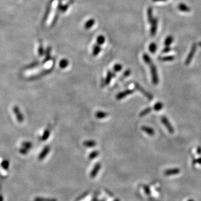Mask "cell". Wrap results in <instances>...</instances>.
<instances>
[{
	"label": "cell",
	"instance_id": "20",
	"mask_svg": "<svg viewBox=\"0 0 201 201\" xmlns=\"http://www.w3.org/2000/svg\"><path fill=\"white\" fill-rule=\"evenodd\" d=\"M50 135V129L49 128H47L43 133V135L41 137V141H46L49 138Z\"/></svg>",
	"mask_w": 201,
	"mask_h": 201
},
{
	"label": "cell",
	"instance_id": "28",
	"mask_svg": "<svg viewBox=\"0 0 201 201\" xmlns=\"http://www.w3.org/2000/svg\"><path fill=\"white\" fill-rule=\"evenodd\" d=\"M149 50L151 53H154L157 51V45L155 43H151L149 47Z\"/></svg>",
	"mask_w": 201,
	"mask_h": 201
},
{
	"label": "cell",
	"instance_id": "11",
	"mask_svg": "<svg viewBox=\"0 0 201 201\" xmlns=\"http://www.w3.org/2000/svg\"><path fill=\"white\" fill-rule=\"evenodd\" d=\"M52 69H53V68H52L51 69H48V70H44L43 72H41V73H40L39 74H38L36 75H34L32 77H31L30 79H35L39 78L41 77L42 76H44V75H48L50 73L52 72Z\"/></svg>",
	"mask_w": 201,
	"mask_h": 201
},
{
	"label": "cell",
	"instance_id": "17",
	"mask_svg": "<svg viewBox=\"0 0 201 201\" xmlns=\"http://www.w3.org/2000/svg\"><path fill=\"white\" fill-rule=\"evenodd\" d=\"M96 142L94 140H87L83 142V145L87 148H93L96 146Z\"/></svg>",
	"mask_w": 201,
	"mask_h": 201
},
{
	"label": "cell",
	"instance_id": "21",
	"mask_svg": "<svg viewBox=\"0 0 201 201\" xmlns=\"http://www.w3.org/2000/svg\"><path fill=\"white\" fill-rule=\"evenodd\" d=\"M105 40H106V39L103 35H98L97 38L96 43L99 44L100 45H102L105 43Z\"/></svg>",
	"mask_w": 201,
	"mask_h": 201
},
{
	"label": "cell",
	"instance_id": "27",
	"mask_svg": "<svg viewBox=\"0 0 201 201\" xmlns=\"http://www.w3.org/2000/svg\"><path fill=\"white\" fill-rule=\"evenodd\" d=\"M163 107V104L162 103V102H158L154 105V107H153V109L156 111H160L161 109H162Z\"/></svg>",
	"mask_w": 201,
	"mask_h": 201
},
{
	"label": "cell",
	"instance_id": "10",
	"mask_svg": "<svg viewBox=\"0 0 201 201\" xmlns=\"http://www.w3.org/2000/svg\"><path fill=\"white\" fill-rule=\"evenodd\" d=\"M50 150V148L49 146H46L44 148V149H43V150L41 151V152L39 155V160H41L43 159H44L45 157H47V155L48 154L49 151Z\"/></svg>",
	"mask_w": 201,
	"mask_h": 201
},
{
	"label": "cell",
	"instance_id": "1",
	"mask_svg": "<svg viewBox=\"0 0 201 201\" xmlns=\"http://www.w3.org/2000/svg\"><path fill=\"white\" fill-rule=\"evenodd\" d=\"M143 59L145 61V63L150 67L152 83L154 85H157L159 83V77H158V74H157V68L156 66H155V64L153 63V61H151L150 56L146 53H144L143 55Z\"/></svg>",
	"mask_w": 201,
	"mask_h": 201
},
{
	"label": "cell",
	"instance_id": "16",
	"mask_svg": "<svg viewBox=\"0 0 201 201\" xmlns=\"http://www.w3.org/2000/svg\"><path fill=\"white\" fill-rule=\"evenodd\" d=\"M180 170L178 168H173V169H167L165 171L164 174L166 175H174L179 173Z\"/></svg>",
	"mask_w": 201,
	"mask_h": 201
},
{
	"label": "cell",
	"instance_id": "18",
	"mask_svg": "<svg viewBox=\"0 0 201 201\" xmlns=\"http://www.w3.org/2000/svg\"><path fill=\"white\" fill-rule=\"evenodd\" d=\"M108 115H109L107 113L105 112L104 111H97L96 113L95 114V116H96V118H98V119L106 118L108 116Z\"/></svg>",
	"mask_w": 201,
	"mask_h": 201
},
{
	"label": "cell",
	"instance_id": "36",
	"mask_svg": "<svg viewBox=\"0 0 201 201\" xmlns=\"http://www.w3.org/2000/svg\"><path fill=\"white\" fill-rule=\"evenodd\" d=\"M197 153L198 154H201V148L198 147L197 149Z\"/></svg>",
	"mask_w": 201,
	"mask_h": 201
},
{
	"label": "cell",
	"instance_id": "15",
	"mask_svg": "<svg viewBox=\"0 0 201 201\" xmlns=\"http://www.w3.org/2000/svg\"><path fill=\"white\" fill-rule=\"evenodd\" d=\"M178 9L180 11L184 12V13H189L191 11L190 7L185 4H183V3H180L178 5Z\"/></svg>",
	"mask_w": 201,
	"mask_h": 201
},
{
	"label": "cell",
	"instance_id": "12",
	"mask_svg": "<svg viewBox=\"0 0 201 201\" xmlns=\"http://www.w3.org/2000/svg\"><path fill=\"white\" fill-rule=\"evenodd\" d=\"M141 130L144 131L146 134H147L149 136H154L155 135V131L153 128L150 127L143 126L141 127Z\"/></svg>",
	"mask_w": 201,
	"mask_h": 201
},
{
	"label": "cell",
	"instance_id": "14",
	"mask_svg": "<svg viewBox=\"0 0 201 201\" xmlns=\"http://www.w3.org/2000/svg\"><path fill=\"white\" fill-rule=\"evenodd\" d=\"M95 24V20L93 18H90L85 22L84 25V27L85 29L88 30L92 28V26H94Z\"/></svg>",
	"mask_w": 201,
	"mask_h": 201
},
{
	"label": "cell",
	"instance_id": "30",
	"mask_svg": "<svg viewBox=\"0 0 201 201\" xmlns=\"http://www.w3.org/2000/svg\"><path fill=\"white\" fill-rule=\"evenodd\" d=\"M22 146L23 148H25L27 150H29L32 148L33 144L31 142H29V141H25L22 143Z\"/></svg>",
	"mask_w": 201,
	"mask_h": 201
},
{
	"label": "cell",
	"instance_id": "2",
	"mask_svg": "<svg viewBox=\"0 0 201 201\" xmlns=\"http://www.w3.org/2000/svg\"><path fill=\"white\" fill-rule=\"evenodd\" d=\"M147 16L148 21L150 25V35L154 37L156 35L157 32L158 20L157 18H154L153 16V10L152 7H149L147 10Z\"/></svg>",
	"mask_w": 201,
	"mask_h": 201
},
{
	"label": "cell",
	"instance_id": "6",
	"mask_svg": "<svg viewBox=\"0 0 201 201\" xmlns=\"http://www.w3.org/2000/svg\"><path fill=\"white\" fill-rule=\"evenodd\" d=\"M135 87L137 90H138L139 91H140L141 93H143L145 96L149 100L151 101L153 100V96L149 92L145 91L143 88L141 86H140V84L138 83H135Z\"/></svg>",
	"mask_w": 201,
	"mask_h": 201
},
{
	"label": "cell",
	"instance_id": "39",
	"mask_svg": "<svg viewBox=\"0 0 201 201\" xmlns=\"http://www.w3.org/2000/svg\"><path fill=\"white\" fill-rule=\"evenodd\" d=\"M199 44V45H200V47H201V42H200V43H199V44Z\"/></svg>",
	"mask_w": 201,
	"mask_h": 201
},
{
	"label": "cell",
	"instance_id": "22",
	"mask_svg": "<svg viewBox=\"0 0 201 201\" xmlns=\"http://www.w3.org/2000/svg\"><path fill=\"white\" fill-rule=\"evenodd\" d=\"M159 59L162 61H171L174 60V57L172 55H168L166 57H159Z\"/></svg>",
	"mask_w": 201,
	"mask_h": 201
},
{
	"label": "cell",
	"instance_id": "9",
	"mask_svg": "<svg viewBox=\"0 0 201 201\" xmlns=\"http://www.w3.org/2000/svg\"><path fill=\"white\" fill-rule=\"evenodd\" d=\"M115 72H112L110 70H109L107 72V75H106V77L105 78L104 81H103V84H102V87H104L105 86H107L109 84L110 82H111V79L113 78L114 77H115Z\"/></svg>",
	"mask_w": 201,
	"mask_h": 201
},
{
	"label": "cell",
	"instance_id": "29",
	"mask_svg": "<svg viewBox=\"0 0 201 201\" xmlns=\"http://www.w3.org/2000/svg\"><path fill=\"white\" fill-rule=\"evenodd\" d=\"M99 154H100L99 151H98L97 150L93 151L92 153H90V154L89 155V159H91V160L94 159L96 158L99 155Z\"/></svg>",
	"mask_w": 201,
	"mask_h": 201
},
{
	"label": "cell",
	"instance_id": "24",
	"mask_svg": "<svg viewBox=\"0 0 201 201\" xmlns=\"http://www.w3.org/2000/svg\"><path fill=\"white\" fill-rule=\"evenodd\" d=\"M173 37L171 35H169L168 37H166V39L165 40L164 44L166 46L169 47L171 44L173 43Z\"/></svg>",
	"mask_w": 201,
	"mask_h": 201
},
{
	"label": "cell",
	"instance_id": "35",
	"mask_svg": "<svg viewBox=\"0 0 201 201\" xmlns=\"http://www.w3.org/2000/svg\"><path fill=\"white\" fill-rule=\"evenodd\" d=\"M193 164H196V163H198V164H201V157H200V158H198V159H195V160H193Z\"/></svg>",
	"mask_w": 201,
	"mask_h": 201
},
{
	"label": "cell",
	"instance_id": "13",
	"mask_svg": "<svg viewBox=\"0 0 201 201\" xmlns=\"http://www.w3.org/2000/svg\"><path fill=\"white\" fill-rule=\"evenodd\" d=\"M101 51V45H100L99 44H97L96 43V44L93 46V48H92V55L95 57H96L100 54Z\"/></svg>",
	"mask_w": 201,
	"mask_h": 201
},
{
	"label": "cell",
	"instance_id": "5",
	"mask_svg": "<svg viewBox=\"0 0 201 201\" xmlns=\"http://www.w3.org/2000/svg\"><path fill=\"white\" fill-rule=\"evenodd\" d=\"M161 121L163 123V124L164 125V126L166 127V129L168 130V132L171 134H173L174 132V129L173 128V127L172 126L171 123L169 122V120L166 117L163 116H162L161 118Z\"/></svg>",
	"mask_w": 201,
	"mask_h": 201
},
{
	"label": "cell",
	"instance_id": "23",
	"mask_svg": "<svg viewBox=\"0 0 201 201\" xmlns=\"http://www.w3.org/2000/svg\"><path fill=\"white\" fill-rule=\"evenodd\" d=\"M101 168V164L100 163H97L95 165V166L94 167L93 171H92V173H91V175L92 177H95V175H96L97 173H98V171Z\"/></svg>",
	"mask_w": 201,
	"mask_h": 201
},
{
	"label": "cell",
	"instance_id": "3",
	"mask_svg": "<svg viewBox=\"0 0 201 201\" xmlns=\"http://www.w3.org/2000/svg\"><path fill=\"white\" fill-rule=\"evenodd\" d=\"M63 0H58V5H57V9H56V11H55V13L54 15V16L53 18V20L51 23V25L52 26H54L55 25V24L57 23L58 20L59 19V17L60 16V15L62 13V11H61V7L63 6Z\"/></svg>",
	"mask_w": 201,
	"mask_h": 201
},
{
	"label": "cell",
	"instance_id": "34",
	"mask_svg": "<svg viewBox=\"0 0 201 201\" xmlns=\"http://www.w3.org/2000/svg\"><path fill=\"white\" fill-rule=\"evenodd\" d=\"M27 152H28V150L25 148H22L20 150V153L23 155H25L26 154H27Z\"/></svg>",
	"mask_w": 201,
	"mask_h": 201
},
{
	"label": "cell",
	"instance_id": "26",
	"mask_svg": "<svg viewBox=\"0 0 201 201\" xmlns=\"http://www.w3.org/2000/svg\"><path fill=\"white\" fill-rule=\"evenodd\" d=\"M152 110V109L151 107H148V108H146L145 109L143 110L141 112H140V114H139V116L140 117H143V116H145V115L149 114Z\"/></svg>",
	"mask_w": 201,
	"mask_h": 201
},
{
	"label": "cell",
	"instance_id": "37",
	"mask_svg": "<svg viewBox=\"0 0 201 201\" xmlns=\"http://www.w3.org/2000/svg\"><path fill=\"white\" fill-rule=\"evenodd\" d=\"M154 2H160V1H166L168 0H152Z\"/></svg>",
	"mask_w": 201,
	"mask_h": 201
},
{
	"label": "cell",
	"instance_id": "4",
	"mask_svg": "<svg viewBox=\"0 0 201 201\" xmlns=\"http://www.w3.org/2000/svg\"><path fill=\"white\" fill-rule=\"evenodd\" d=\"M196 51H197V44L196 43H194L192 45L190 52L189 53L188 56L185 59V65L187 66L191 63V62L192 61L194 55L195 54V52Z\"/></svg>",
	"mask_w": 201,
	"mask_h": 201
},
{
	"label": "cell",
	"instance_id": "7",
	"mask_svg": "<svg viewBox=\"0 0 201 201\" xmlns=\"http://www.w3.org/2000/svg\"><path fill=\"white\" fill-rule=\"evenodd\" d=\"M13 111L16 117L18 122L19 123H23L24 120V117L23 114L21 113L20 109H19L18 107L16 106H14L13 107Z\"/></svg>",
	"mask_w": 201,
	"mask_h": 201
},
{
	"label": "cell",
	"instance_id": "38",
	"mask_svg": "<svg viewBox=\"0 0 201 201\" xmlns=\"http://www.w3.org/2000/svg\"><path fill=\"white\" fill-rule=\"evenodd\" d=\"M0 201H4V197L1 194H0Z\"/></svg>",
	"mask_w": 201,
	"mask_h": 201
},
{
	"label": "cell",
	"instance_id": "33",
	"mask_svg": "<svg viewBox=\"0 0 201 201\" xmlns=\"http://www.w3.org/2000/svg\"><path fill=\"white\" fill-rule=\"evenodd\" d=\"M171 50V48H170V47H167V46H166V47L163 49V50H162V53L166 54V53L169 52Z\"/></svg>",
	"mask_w": 201,
	"mask_h": 201
},
{
	"label": "cell",
	"instance_id": "25",
	"mask_svg": "<svg viewBox=\"0 0 201 201\" xmlns=\"http://www.w3.org/2000/svg\"><path fill=\"white\" fill-rule=\"evenodd\" d=\"M9 166H10V162L8 160H4L1 163V166L4 169V170H7L9 169Z\"/></svg>",
	"mask_w": 201,
	"mask_h": 201
},
{
	"label": "cell",
	"instance_id": "31",
	"mask_svg": "<svg viewBox=\"0 0 201 201\" xmlns=\"http://www.w3.org/2000/svg\"><path fill=\"white\" fill-rule=\"evenodd\" d=\"M123 66L120 64H116L114 66V70L115 72H119L122 70Z\"/></svg>",
	"mask_w": 201,
	"mask_h": 201
},
{
	"label": "cell",
	"instance_id": "32",
	"mask_svg": "<svg viewBox=\"0 0 201 201\" xmlns=\"http://www.w3.org/2000/svg\"><path fill=\"white\" fill-rule=\"evenodd\" d=\"M131 70L130 69H127L124 72V73H123V78H126L129 77L130 75H131Z\"/></svg>",
	"mask_w": 201,
	"mask_h": 201
},
{
	"label": "cell",
	"instance_id": "19",
	"mask_svg": "<svg viewBox=\"0 0 201 201\" xmlns=\"http://www.w3.org/2000/svg\"><path fill=\"white\" fill-rule=\"evenodd\" d=\"M69 62L67 59H63L59 62V66L61 69H65L68 66H69Z\"/></svg>",
	"mask_w": 201,
	"mask_h": 201
},
{
	"label": "cell",
	"instance_id": "8",
	"mask_svg": "<svg viewBox=\"0 0 201 201\" xmlns=\"http://www.w3.org/2000/svg\"><path fill=\"white\" fill-rule=\"evenodd\" d=\"M134 92H135L134 89H126V90H125L124 91L118 93V94L116 95V99L117 100H121L123 99V98H125V97H126L127 96L132 94Z\"/></svg>",
	"mask_w": 201,
	"mask_h": 201
}]
</instances>
